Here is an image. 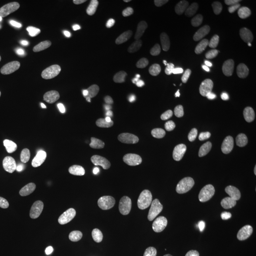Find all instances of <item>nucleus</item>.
Wrapping results in <instances>:
<instances>
[{
	"instance_id": "obj_1",
	"label": "nucleus",
	"mask_w": 256,
	"mask_h": 256,
	"mask_svg": "<svg viewBox=\"0 0 256 256\" xmlns=\"http://www.w3.org/2000/svg\"><path fill=\"white\" fill-rule=\"evenodd\" d=\"M122 142V135L118 130L108 129L86 142L82 153L90 158H102L118 149Z\"/></svg>"
},
{
	"instance_id": "obj_2",
	"label": "nucleus",
	"mask_w": 256,
	"mask_h": 256,
	"mask_svg": "<svg viewBox=\"0 0 256 256\" xmlns=\"http://www.w3.org/2000/svg\"><path fill=\"white\" fill-rule=\"evenodd\" d=\"M39 8L34 4L20 5L9 10L0 16V34H10L32 22L39 16Z\"/></svg>"
},
{
	"instance_id": "obj_3",
	"label": "nucleus",
	"mask_w": 256,
	"mask_h": 256,
	"mask_svg": "<svg viewBox=\"0 0 256 256\" xmlns=\"http://www.w3.org/2000/svg\"><path fill=\"white\" fill-rule=\"evenodd\" d=\"M41 131L36 122H25L7 131L1 138V146L6 149H18L34 140Z\"/></svg>"
},
{
	"instance_id": "obj_4",
	"label": "nucleus",
	"mask_w": 256,
	"mask_h": 256,
	"mask_svg": "<svg viewBox=\"0 0 256 256\" xmlns=\"http://www.w3.org/2000/svg\"><path fill=\"white\" fill-rule=\"evenodd\" d=\"M120 196L118 185L110 180L95 183L86 192L88 200L97 207H106L115 202Z\"/></svg>"
},
{
	"instance_id": "obj_5",
	"label": "nucleus",
	"mask_w": 256,
	"mask_h": 256,
	"mask_svg": "<svg viewBox=\"0 0 256 256\" xmlns=\"http://www.w3.org/2000/svg\"><path fill=\"white\" fill-rule=\"evenodd\" d=\"M102 90V84L98 81H90L84 82L66 96V102L70 104H76L79 102L88 101L98 95Z\"/></svg>"
},
{
	"instance_id": "obj_6",
	"label": "nucleus",
	"mask_w": 256,
	"mask_h": 256,
	"mask_svg": "<svg viewBox=\"0 0 256 256\" xmlns=\"http://www.w3.org/2000/svg\"><path fill=\"white\" fill-rule=\"evenodd\" d=\"M198 9V4L194 0H183L173 18L176 30L183 32L191 26L192 19Z\"/></svg>"
},
{
	"instance_id": "obj_7",
	"label": "nucleus",
	"mask_w": 256,
	"mask_h": 256,
	"mask_svg": "<svg viewBox=\"0 0 256 256\" xmlns=\"http://www.w3.org/2000/svg\"><path fill=\"white\" fill-rule=\"evenodd\" d=\"M174 180L176 184V190L169 196H183L194 191L198 182V174L192 169H187L178 174Z\"/></svg>"
},
{
	"instance_id": "obj_8",
	"label": "nucleus",
	"mask_w": 256,
	"mask_h": 256,
	"mask_svg": "<svg viewBox=\"0 0 256 256\" xmlns=\"http://www.w3.org/2000/svg\"><path fill=\"white\" fill-rule=\"evenodd\" d=\"M192 250L202 256H218L226 252L227 243L222 241L220 244H214L210 238L202 236L196 238L192 243Z\"/></svg>"
},
{
	"instance_id": "obj_9",
	"label": "nucleus",
	"mask_w": 256,
	"mask_h": 256,
	"mask_svg": "<svg viewBox=\"0 0 256 256\" xmlns=\"http://www.w3.org/2000/svg\"><path fill=\"white\" fill-rule=\"evenodd\" d=\"M254 150V148L250 144L246 142H240L230 148L227 154V160L230 164L234 166L247 165Z\"/></svg>"
},
{
	"instance_id": "obj_10",
	"label": "nucleus",
	"mask_w": 256,
	"mask_h": 256,
	"mask_svg": "<svg viewBox=\"0 0 256 256\" xmlns=\"http://www.w3.org/2000/svg\"><path fill=\"white\" fill-rule=\"evenodd\" d=\"M256 80V61L244 66L232 79V86L236 90L245 88Z\"/></svg>"
},
{
	"instance_id": "obj_11",
	"label": "nucleus",
	"mask_w": 256,
	"mask_h": 256,
	"mask_svg": "<svg viewBox=\"0 0 256 256\" xmlns=\"http://www.w3.org/2000/svg\"><path fill=\"white\" fill-rule=\"evenodd\" d=\"M54 61L62 74H70L82 64L80 58L64 52H59L54 55Z\"/></svg>"
},
{
	"instance_id": "obj_12",
	"label": "nucleus",
	"mask_w": 256,
	"mask_h": 256,
	"mask_svg": "<svg viewBox=\"0 0 256 256\" xmlns=\"http://www.w3.org/2000/svg\"><path fill=\"white\" fill-rule=\"evenodd\" d=\"M230 46V40L226 37H220L218 38L216 43L212 46V54L216 56H220V55L224 54Z\"/></svg>"
},
{
	"instance_id": "obj_13",
	"label": "nucleus",
	"mask_w": 256,
	"mask_h": 256,
	"mask_svg": "<svg viewBox=\"0 0 256 256\" xmlns=\"http://www.w3.org/2000/svg\"><path fill=\"white\" fill-rule=\"evenodd\" d=\"M209 202L210 206L214 209H224L227 206V202L225 198L220 192H212L209 196Z\"/></svg>"
},
{
	"instance_id": "obj_14",
	"label": "nucleus",
	"mask_w": 256,
	"mask_h": 256,
	"mask_svg": "<svg viewBox=\"0 0 256 256\" xmlns=\"http://www.w3.org/2000/svg\"><path fill=\"white\" fill-rule=\"evenodd\" d=\"M19 46L24 52H26L28 54H30L41 55L43 54V52H44V50L41 46H36L28 41H21Z\"/></svg>"
},
{
	"instance_id": "obj_15",
	"label": "nucleus",
	"mask_w": 256,
	"mask_h": 256,
	"mask_svg": "<svg viewBox=\"0 0 256 256\" xmlns=\"http://www.w3.org/2000/svg\"><path fill=\"white\" fill-rule=\"evenodd\" d=\"M115 214L119 220L120 223L122 226H129L131 223V218L128 214V210L124 207H117L115 209Z\"/></svg>"
},
{
	"instance_id": "obj_16",
	"label": "nucleus",
	"mask_w": 256,
	"mask_h": 256,
	"mask_svg": "<svg viewBox=\"0 0 256 256\" xmlns=\"http://www.w3.org/2000/svg\"><path fill=\"white\" fill-rule=\"evenodd\" d=\"M172 2V0H147L146 5L150 9H160L168 6Z\"/></svg>"
},
{
	"instance_id": "obj_17",
	"label": "nucleus",
	"mask_w": 256,
	"mask_h": 256,
	"mask_svg": "<svg viewBox=\"0 0 256 256\" xmlns=\"http://www.w3.org/2000/svg\"><path fill=\"white\" fill-rule=\"evenodd\" d=\"M32 106L34 108H36L38 110H46L48 108V102L46 101V99L44 97H36L34 100H32Z\"/></svg>"
},
{
	"instance_id": "obj_18",
	"label": "nucleus",
	"mask_w": 256,
	"mask_h": 256,
	"mask_svg": "<svg viewBox=\"0 0 256 256\" xmlns=\"http://www.w3.org/2000/svg\"><path fill=\"white\" fill-rule=\"evenodd\" d=\"M245 30L248 34H254L256 32V14L252 18L248 19L245 23Z\"/></svg>"
},
{
	"instance_id": "obj_19",
	"label": "nucleus",
	"mask_w": 256,
	"mask_h": 256,
	"mask_svg": "<svg viewBox=\"0 0 256 256\" xmlns=\"http://www.w3.org/2000/svg\"><path fill=\"white\" fill-rule=\"evenodd\" d=\"M212 230L214 232V234H224L226 232V226L223 221L218 220V221L214 222V224L212 226Z\"/></svg>"
},
{
	"instance_id": "obj_20",
	"label": "nucleus",
	"mask_w": 256,
	"mask_h": 256,
	"mask_svg": "<svg viewBox=\"0 0 256 256\" xmlns=\"http://www.w3.org/2000/svg\"><path fill=\"white\" fill-rule=\"evenodd\" d=\"M160 56H162L160 52L158 50H154V48L149 50L146 52L147 61H154V60L160 58Z\"/></svg>"
},
{
	"instance_id": "obj_21",
	"label": "nucleus",
	"mask_w": 256,
	"mask_h": 256,
	"mask_svg": "<svg viewBox=\"0 0 256 256\" xmlns=\"http://www.w3.org/2000/svg\"><path fill=\"white\" fill-rule=\"evenodd\" d=\"M208 214H209L210 220L214 221V222L218 221V220H221L223 218V212H221V210H218V209H212V210L208 212Z\"/></svg>"
},
{
	"instance_id": "obj_22",
	"label": "nucleus",
	"mask_w": 256,
	"mask_h": 256,
	"mask_svg": "<svg viewBox=\"0 0 256 256\" xmlns=\"http://www.w3.org/2000/svg\"><path fill=\"white\" fill-rule=\"evenodd\" d=\"M128 68L132 74H140L142 72L140 66L136 62H128Z\"/></svg>"
},
{
	"instance_id": "obj_23",
	"label": "nucleus",
	"mask_w": 256,
	"mask_h": 256,
	"mask_svg": "<svg viewBox=\"0 0 256 256\" xmlns=\"http://www.w3.org/2000/svg\"><path fill=\"white\" fill-rule=\"evenodd\" d=\"M176 184L174 178L166 180L165 188H166V191L168 192V194H170L174 192V190H176Z\"/></svg>"
},
{
	"instance_id": "obj_24",
	"label": "nucleus",
	"mask_w": 256,
	"mask_h": 256,
	"mask_svg": "<svg viewBox=\"0 0 256 256\" xmlns=\"http://www.w3.org/2000/svg\"><path fill=\"white\" fill-rule=\"evenodd\" d=\"M42 86L48 92H54L55 90L57 88L56 82H52V81H44L42 82Z\"/></svg>"
},
{
	"instance_id": "obj_25",
	"label": "nucleus",
	"mask_w": 256,
	"mask_h": 256,
	"mask_svg": "<svg viewBox=\"0 0 256 256\" xmlns=\"http://www.w3.org/2000/svg\"><path fill=\"white\" fill-rule=\"evenodd\" d=\"M210 240L212 241V243H214V244H220V243H222V238H221V236L218 234H212V236H210Z\"/></svg>"
},
{
	"instance_id": "obj_26",
	"label": "nucleus",
	"mask_w": 256,
	"mask_h": 256,
	"mask_svg": "<svg viewBox=\"0 0 256 256\" xmlns=\"http://www.w3.org/2000/svg\"><path fill=\"white\" fill-rule=\"evenodd\" d=\"M81 209H82V214H84V216H88V218H92V216H93V214H92V210H90L88 207H86V206H82V207H81Z\"/></svg>"
},
{
	"instance_id": "obj_27",
	"label": "nucleus",
	"mask_w": 256,
	"mask_h": 256,
	"mask_svg": "<svg viewBox=\"0 0 256 256\" xmlns=\"http://www.w3.org/2000/svg\"><path fill=\"white\" fill-rule=\"evenodd\" d=\"M172 196V200L174 203L182 204V196Z\"/></svg>"
},
{
	"instance_id": "obj_28",
	"label": "nucleus",
	"mask_w": 256,
	"mask_h": 256,
	"mask_svg": "<svg viewBox=\"0 0 256 256\" xmlns=\"http://www.w3.org/2000/svg\"><path fill=\"white\" fill-rule=\"evenodd\" d=\"M248 4H252V5H256V0H248L247 1Z\"/></svg>"
},
{
	"instance_id": "obj_29",
	"label": "nucleus",
	"mask_w": 256,
	"mask_h": 256,
	"mask_svg": "<svg viewBox=\"0 0 256 256\" xmlns=\"http://www.w3.org/2000/svg\"><path fill=\"white\" fill-rule=\"evenodd\" d=\"M5 39V36H3L2 34H0V42H3Z\"/></svg>"
},
{
	"instance_id": "obj_30",
	"label": "nucleus",
	"mask_w": 256,
	"mask_h": 256,
	"mask_svg": "<svg viewBox=\"0 0 256 256\" xmlns=\"http://www.w3.org/2000/svg\"><path fill=\"white\" fill-rule=\"evenodd\" d=\"M1 120H2V114H1V112H0V122H1Z\"/></svg>"
},
{
	"instance_id": "obj_31",
	"label": "nucleus",
	"mask_w": 256,
	"mask_h": 256,
	"mask_svg": "<svg viewBox=\"0 0 256 256\" xmlns=\"http://www.w3.org/2000/svg\"><path fill=\"white\" fill-rule=\"evenodd\" d=\"M1 190H2V185H1V183H0V192H1Z\"/></svg>"
},
{
	"instance_id": "obj_32",
	"label": "nucleus",
	"mask_w": 256,
	"mask_h": 256,
	"mask_svg": "<svg viewBox=\"0 0 256 256\" xmlns=\"http://www.w3.org/2000/svg\"><path fill=\"white\" fill-rule=\"evenodd\" d=\"M0 55H1V52H0Z\"/></svg>"
},
{
	"instance_id": "obj_33",
	"label": "nucleus",
	"mask_w": 256,
	"mask_h": 256,
	"mask_svg": "<svg viewBox=\"0 0 256 256\" xmlns=\"http://www.w3.org/2000/svg\"></svg>"
}]
</instances>
